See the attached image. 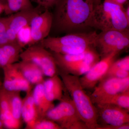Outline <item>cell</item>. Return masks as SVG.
I'll return each instance as SVG.
<instances>
[{
  "instance_id": "d4e9b609",
  "label": "cell",
  "mask_w": 129,
  "mask_h": 129,
  "mask_svg": "<svg viewBox=\"0 0 129 129\" xmlns=\"http://www.w3.org/2000/svg\"><path fill=\"white\" fill-rule=\"evenodd\" d=\"M10 112L8 91L0 88V116Z\"/></svg>"
},
{
  "instance_id": "7402d4cb",
  "label": "cell",
  "mask_w": 129,
  "mask_h": 129,
  "mask_svg": "<svg viewBox=\"0 0 129 129\" xmlns=\"http://www.w3.org/2000/svg\"><path fill=\"white\" fill-rule=\"evenodd\" d=\"M5 12L11 14L34 8L30 0H7Z\"/></svg>"
},
{
  "instance_id": "d6986e66",
  "label": "cell",
  "mask_w": 129,
  "mask_h": 129,
  "mask_svg": "<svg viewBox=\"0 0 129 129\" xmlns=\"http://www.w3.org/2000/svg\"><path fill=\"white\" fill-rule=\"evenodd\" d=\"M22 119L25 124V129H29V127L38 119V113L35 105L32 90L26 93V95L22 99V105L21 110Z\"/></svg>"
},
{
  "instance_id": "277c9868",
  "label": "cell",
  "mask_w": 129,
  "mask_h": 129,
  "mask_svg": "<svg viewBox=\"0 0 129 129\" xmlns=\"http://www.w3.org/2000/svg\"><path fill=\"white\" fill-rule=\"evenodd\" d=\"M129 21L122 5L111 0H104L96 6L92 13L90 27L102 31L129 30Z\"/></svg>"
},
{
  "instance_id": "8992f818",
  "label": "cell",
  "mask_w": 129,
  "mask_h": 129,
  "mask_svg": "<svg viewBox=\"0 0 129 129\" xmlns=\"http://www.w3.org/2000/svg\"><path fill=\"white\" fill-rule=\"evenodd\" d=\"M64 93L59 104L49 110L45 118L55 122L62 129H88L65 88Z\"/></svg>"
},
{
  "instance_id": "ffe728a7",
  "label": "cell",
  "mask_w": 129,
  "mask_h": 129,
  "mask_svg": "<svg viewBox=\"0 0 129 129\" xmlns=\"http://www.w3.org/2000/svg\"><path fill=\"white\" fill-rule=\"evenodd\" d=\"M8 91L9 108L11 113L15 120L22 123L21 110L22 99L20 95L21 91Z\"/></svg>"
},
{
  "instance_id": "4fadbf2b",
  "label": "cell",
  "mask_w": 129,
  "mask_h": 129,
  "mask_svg": "<svg viewBox=\"0 0 129 129\" xmlns=\"http://www.w3.org/2000/svg\"><path fill=\"white\" fill-rule=\"evenodd\" d=\"M4 73L3 88L9 91H25L32 90V85L25 79L18 69L16 63L2 68Z\"/></svg>"
},
{
  "instance_id": "ba28073f",
  "label": "cell",
  "mask_w": 129,
  "mask_h": 129,
  "mask_svg": "<svg viewBox=\"0 0 129 129\" xmlns=\"http://www.w3.org/2000/svg\"><path fill=\"white\" fill-rule=\"evenodd\" d=\"M129 90V77L119 78L106 76L94 88L90 96L94 104L106 98Z\"/></svg>"
},
{
  "instance_id": "f1b7e54d",
  "label": "cell",
  "mask_w": 129,
  "mask_h": 129,
  "mask_svg": "<svg viewBox=\"0 0 129 129\" xmlns=\"http://www.w3.org/2000/svg\"><path fill=\"white\" fill-rule=\"evenodd\" d=\"M38 4L44 10L48 9L55 6L59 0H32Z\"/></svg>"
},
{
  "instance_id": "1f68e13d",
  "label": "cell",
  "mask_w": 129,
  "mask_h": 129,
  "mask_svg": "<svg viewBox=\"0 0 129 129\" xmlns=\"http://www.w3.org/2000/svg\"><path fill=\"white\" fill-rule=\"evenodd\" d=\"M6 5H4L0 2V15L2 13L5 12V9H6Z\"/></svg>"
},
{
  "instance_id": "4dcf8cb0",
  "label": "cell",
  "mask_w": 129,
  "mask_h": 129,
  "mask_svg": "<svg viewBox=\"0 0 129 129\" xmlns=\"http://www.w3.org/2000/svg\"><path fill=\"white\" fill-rule=\"evenodd\" d=\"M111 1L119 5L123 6V4L126 2L127 0H111Z\"/></svg>"
},
{
  "instance_id": "e575fe53",
  "label": "cell",
  "mask_w": 129,
  "mask_h": 129,
  "mask_svg": "<svg viewBox=\"0 0 129 129\" xmlns=\"http://www.w3.org/2000/svg\"><path fill=\"white\" fill-rule=\"evenodd\" d=\"M4 128V125L2 121L0 119V129H3Z\"/></svg>"
},
{
  "instance_id": "cb8c5ba5",
  "label": "cell",
  "mask_w": 129,
  "mask_h": 129,
  "mask_svg": "<svg viewBox=\"0 0 129 129\" xmlns=\"http://www.w3.org/2000/svg\"><path fill=\"white\" fill-rule=\"evenodd\" d=\"M29 129H62L59 125L46 118H39Z\"/></svg>"
},
{
  "instance_id": "ac0fdd59",
  "label": "cell",
  "mask_w": 129,
  "mask_h": 129,
  "mask_svg": "<svg viewBox=\"0 0 129 129\" xmlns=\"http://www.w3.org/2000/svg\"><path fill=\"white\" fill-rule=\"evenodd\" d=\"M32 95L39 118H45L47 112L54 107L53 103L47 99L44 92L43 83L36 85L32 90Z\"/></svg>"
},
{
  "instance_id": "4316f807",
  "label": "cell",
  "mask_w": 129,
  "mask_h": 129,
  "mask_svg": "<svg viewBox=\"0 0 129 129\" xmlns=\"http://www.w3.org/2000/svg\"><path fill=\"white\" fill-rule=\"evenodd\" d=\"M106 76H113L119 78H125L129 77V71L111 67Z\"/></svg>"
},
{
  "instance_id": "83f0119b",
  "label": "cell",
  "mask_w": 129,
  "mask_h": 129,
  "mask_svg": "<svg viewBox=\"0 0 129 129\" xmlns=\"http://www.w3.org/2000/svg\"><path fill=\"white\" fill-rule=\"evenodd\" d=\"M111 67L129 71V56H127L119 60H115Z\"/></svg>"
},
{
  "instance_id": "7a4b0ae2",
  "label": "cell",
  "mask_w": 129,
  "mask_h": 129,
  "mask_svg": "<svg viewBox=\"0 0 129 129\" xmlns=\"http://www.w3.org/2000/svg\"><path fill=\"white\" fill-rule=\"evenodd\" d=\"M59 74L65 89L88 129H98L99 125L96 107L85 91L79 76L61 71Z\"/></svg>"
},
{
  "instance_id": "30bf717a",
  "label": "cell",
  "mask_w": 129,
  "mask_h": 129,
  "mask_svg": "<svg viewBox=\"0 0 129 129\" xmlns=\"http://www.w3.org/2000/svg\"><path fill=\"white\" fill-rule=\"evenodd\" d=\"M100 125L119 126L129 123V111L115 105L95 104Z\"/></svg>"
},
{
  "instance_id": "3957f363",
  "label": "cell",
  "mask_w": 129,
  "mask_h": 129,
  "mask_svg": "<svg viewBox=\"0 0 129 129\" xmlns=\"http://www.w3.org/2000/svg\"><path fill=\"white\" fill-rule=\"evenodd\" d=\"M97 35L95 31L73 33L61 37L48 36L40 43L54 53L64 55L77 54L95 48Z\"/></svg>"
},
{
  "instance_id": "6da1fadb",
  "label": "cell",
  "mask_w": 129,
  "mask_h": 129,
  "mask_svg": "<svg viewBox=\"0 0 129 129\" xmlns=\"http://www.w3.org/2000/svg\"><path fill=\"white\" fill-rule=\"evenodd\" d=\"M53 24L58 31L69 32L90 27L94 8L92 0H59Z\"/></svg>"
},
{
  "instance_id": "7c38bea8",
  "label": "cell",
  "mask_w": 129,
  "mask_h": 129,
  "mask_svg": "<svg viewBox=\"0 0 129 129\" xmlns=\"http://www.w3.org/2000/svg\"><path fill=\"white\" fill-rule=\"evenodd\" d=\"M53 16L46 9L33 18L29 24L31 39L28 47L40 43L48 37L52 27Z\"/></svg>"
},
{
  "instance_id": "8fae6325",
  "label": "cell",
  "mask_w": 129,
  "mask_h": 129,
  "mask_svg": "<svg viewBox=\"0 0 129 129\" xmlns=\"http://www.w3.org/2000/svg\"><path fill=\"white\" fill-rule=\"evenodd\" d=\"M40 7L21 11L11 14L9 17L7 36L9 42H16V36L20 29L29 25L33 18L42 12Z\"/></svg>"
},
{
  "instance_id": "603a6c76",
  "label": "cell",
  "mask_w": 129,
  "mask_h": 129,
  "mask_svg": "<svg viewBox=\"0 0 129 129\" xmlns=\"http://www.w3.org/2000/svg\"><path fill=\"white\" fill-rule=\"evenodd\" d=\"M31 39L30 25H26L21 28L16 36V42L23 48L29 46Z\"/></svg>"
},
{
  "instance_id": "5b68a950",
  "label": "cell",
  "mask_w": 129,
  "mask_h": 129,
  "mask_svg": "<svg viewBox=\"0 0 129 129\" xmlns=\"http://www.w3.org/2000/svg\"><path fill=\"white\" fill-rule=\"evenodd\" d=\"M53 53L57 65L61 72L78 76L86 73L101 60L95 48L77 54Z\"/></svg>"
},
{
  "instance_id": "2e32d148",
  "label": "cell",
  "mask_w": 129,
  "mask_h": 129,
  "mask_svg": "<svg viewBox=\"0 0 129 129\" xmlns=\"http://www.w3.org/2000/svg\"><path fill=\"white\" fill-rule=\"evenodd\" d=\"M16 63L25 79L31 85H36L44 82L45 75L42 70L36 64L23 60Z\"/></svg>"
},
{
  "instance_id": "5bb4252c",
  "label": "cell",
  "mask_w": 129,
  "mask_h": 129,
  "mask_svg": "<svg viewBox=\"0 0 129 129\" xmlns=\"http://www.w3.org/2000/svg\"><path fill=\"white\" fill-rule=\"evenodd\" d=\"M129 35V30L102 31L100 34H98L95 48L98 47L99 49L102 58L113 52H118L117 48L120 42L125 37Z\"/></svg>"
},
{
  "instance_id": "9c48e42d",
  "label": "cell",
  "mask_w": 129,
  "mask_h": 129,
  "mask_svg": "<svg viewBox=\"0 0 129 129\" xmlns=\"http://www.w3.org/2000/svg\"><path fill=\"white\" fill-rule=\"evenodd\" d=\"M119 52H113L102 57L86 73L79 78L84 89H92L102 79L106 76L113 62Z\"/></svg>"
},
{
  "instance_id": "484cf974",
  "label": "cell",
  "mask_w": 129,
  "mask_h": 129,
  "mask_svg": "<svg viewBox=\"0 0 129 129\" xmlns=\"http://www.w3.org/2000/svg\"><path fill=\"white\" fill-rule=\"evenodd\" d=\"M9 17L0 18V46L9 43L7 36Z\"/></svg>"
},
{
  "instance_id": "52a82bcc",
  "label": "cell",
  "mask_w": 129,
  "mask_h": 129,
  "mask_svg": "<svg viewBox=\"0 0 129 129\" xmlns=\"http://www.w3.org/2000/svg\"><path fill=\"white\" fill-rule=\"evenodd\" d=\"M22 60L35 63L41 69L45 76L51 77L57 74V66L52 53L41 45L28 47L20 54Z\"/></svg>"
},
{
  "instance_id": "d6a6232c",
  "label": "cell",
  "mask_w": 129,
  "mask_h": 129,
  "mask_svg": "<svg viewBox=\"0 0 129 129\" xmlns=\"http://www.w3.org/2000/svg\"><path fill=\"white\" fill-rule=\"evenodd\" d=\"M125 13L127 19L129 21V7L128 6L126 10H125Z\"/></svg>"
},
{
  "instance_id": "836d02e7",
  "label": "cell",
  "mask_w": 129,
  "mask_h": 129,
  "mask_svg": "<svg viewBox=\"0 0 129 129\" xmlns=\"http://www.w3.org/2000/svg\"><path fill=\"white\" fill-rule=\"evenodd\" d=\"M95 6L99 5L102 3V0H92Z\"/></svg>"
},
{
  "instance_id": "9a60e30c",
  "label": "cell",
  "mask_w": 129,
  "mask_h": 129,
  "mask_svg": "<svg viewBox=\"0 0 129 129\" xmlns=\"http://www.w3.org/2000/svg\"><path fill=\"white\" fill-rule=\"evenodd\" d=\"M43 85L45 95L49 102L53 103L54 101H60L62 99L65 88L57 74L44 80Z\"/></svg>"
},
{
  "instance_id": "e0dca14e",
  "label": "cell",
  "mask_w": 129,
  "mask_h": 129,
  "mask_svg": "<svg viewBox=\"0 0 129 129\" xmlns=\"http://www.w3.org/2000/svg\"><path fill=\"white\" fill-rule=\"evenodd\" d=\"M22 49L17 42H9L0 46V67L3 68L17 61Z\"/></svg>"
},
{
  "instance_id": "44dd1931",
  "label": "cell",
  "mask_w": 129,
  "mask_h": 129,
  "mask_svg": "<svg viewBox=\"0 0 129 129\" xmlns=\"http://www.w3.org/2000/svg\"><path fill=\"white\" fill-rule=\"evenodd\" d=\"M97 104H112L129 111V90L104 98Z\"/></svg>"
},
{
  "instance_id": "f546056e",
  "label": "cell",
  "mask_w": 129,
  "mask_h": 129,
  "mask_svg": "<svg viewBox=\"0 0 129 129\" xmlns=\"http://www.w3.org/2000/svg\"><path fill=\"white\" fill-rule=\"evenodd\" d=\"M129 129V123L119 126L108 125H100L98 129Z\"/></svg>"
}]
</instances>
